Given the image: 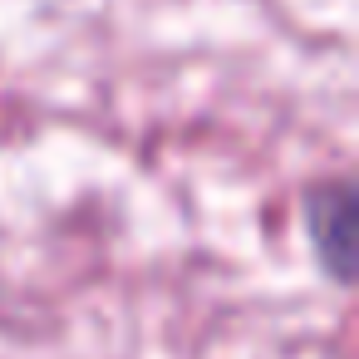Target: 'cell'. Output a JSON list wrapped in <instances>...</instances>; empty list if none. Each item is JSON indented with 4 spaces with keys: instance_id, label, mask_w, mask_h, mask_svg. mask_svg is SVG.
Wrapping results in <instances>:
<instances>
[{
    "instance_id": "6da1fadb",
    "label": "cell",
    "mask_w": 359,
    "mask_h": 359,
    "mask_svg": "<svg viewBox=\"0 0 359 359\" xmlns=\"http://www.w3.org/2000/svg\"><path fill=\"white\" fill-rule=\"evenodd\" d=\"M300 222L305 241L315 251V266L334 285H354V261H359V207H354V182L349 177H325L310 182L300 197Z\"/></svg>"
}]
</instances>
